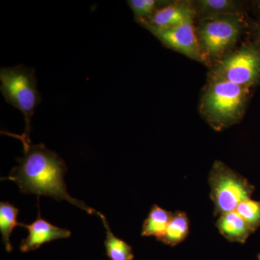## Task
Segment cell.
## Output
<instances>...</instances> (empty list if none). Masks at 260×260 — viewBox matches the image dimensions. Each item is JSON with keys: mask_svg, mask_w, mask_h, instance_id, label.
Returning <instances> with one entry per match:
<instances>
[{"mask_svg": "<svg viewBox=\"0 0 260 260\" xmlns=\"http://www.w3.org/2000/svg\"><path fill=\"white\" fill-rule=\"evenodd\" d=\"M208 181L215 215L235 211L241 203L251 199L255 189L246 178L220 160L214 162Z\"/></svg>", "mask_w": 260, "mask_h": 260, "instance_id": "cell-6", "label": "cell"}, {"mask_svg": "<svg viewBox=\"0 0 260 260\" xmlns=\"http://www.w3.org/2000/svg\"><path fill=\"white\" fill-rule=\"evenodd\" d=\"M251 95V88L208 77L200 102V112L216 131L242 120Z\"/></svg>", "mask_w": 260, "mask_h": 260, "instance_id": "cell-2", "label": "cell"}, {"mask_svg": "<svg viewBox=\"0 0 260 260\" xmlns=\"http://www.w3.org/2000/svg\"><path fill=\"white\" fill-rule=\"evenodd\" d=\"M20 142L23 146V157L18 158V166L2 180L14 181L24 194L43 195L57 201L64 200L87 213L98 215L96 210L70 196L64 181L68 168L55 152L43 143L34 145L24 140Z\"/></svg>", "mask_w": 260, "mask_h": 260, "instance_id": "cell-1", "label": "cell"}, {"mask_svg": "<svg viewBox=\"0 0 260 260\" xmlns=\"http://www.w3.org/2000/svg\"><path fill=\"white\" fill-rule=\"evenodd\" d=\"M258 260H260V253L258 254Z\"/></svg>", "mask_w": 260, "mask_h": 260, "instance_id": "cell-19", "label": "cell"}, {"mask_svg": "<svg viewBox=\"0 0 260 260\" xmlns=\"http://www.w3.org/2000/svg\"><path fill=\"white\" fill-rule=\"evenodd\" d=\"M169 1L158 0H129V8L134 13L135 20L140 24L148 20L159 8L164 6Z\"/></svg>", "mask_w": 260, "mask_h": 260, "instance_id": "cell-16", "label": "cell"}, {"mask_svg": "<svg viewBox=\"0 0 260 260\" xmlns=\"http://www.w3.org/2000/svg\"><path fill=\"white\" fill-rule=\"evenodd\" d=\"M19 226L27 229L28 237L23 239L20 244V249L22 252L39 249L43 244L59 239H68L71 236V232L68 229H61L52 225L50 222L43 219L41 216L40 210L37 218L30 224L20 223Z\"/></svg>", "mask_w": 260, "mask_h": 260, "instance_id": "cell-8", "label": "cell"}, {"mask_svg": "<svg viewBox=\"0 0 260 260\" xmlns=\"http://www.w3.org/2000/svg\"><path fill=\"white\" fill-rule=\"evenodd\" d=\"M189 233V220L184 212L173 213L165 235L160 242L170 246H175L184 242Z\"/></svg>", "mask_w": 260, "mask_h": 260, "instance_id": "cell-14", "label": "cell"}, {"mask_svg": "<svg viewBox=\"0 0 260 260\" xmlns=\"http://www.w3.org/2000/svg\"><path fill=\"white\" fill-rule=\"evenodd\" d=\"M236 212L249 224L253 232L260 226V201L249 199L238 205Z\"/></svg>", "mask_w": 260, "mask_h": 260, "instance_id": "cell-17", "label": "cell"}, {"mask_svg": "<svg viewBox=\"0 0 260 260\" xmlns=\"http://www.w3.org/2000/svg\"><path fill=\"white\" fill-rule=\"evenodd\" d=\"M216 225L220 234L232 242L244 244L254 233L249 224L236 211L220 215Z\"/></svg>", "mask_w": 260, "mask_h": 260, "instance_id": "cell-10", "label": "cell"}, {"mask_svg": "<svg viewBox=\"0 0 260 260\" xmlns=\"http://www.w3.org/2000/svg\"><path fill=\"white\" fill-rule=\"evenodd\" d=\"M244 14L200 18L197 36L202 51L211 62L229 54L247 28Z\"/></svg>", "mask_w": 260, "mask_h": 260, "instance_id": "cell-4", "label": "cell"}, {"mask_svg": "<svg viewBox=\"0 0 260 260\" xmlns=\"http://www.w3.org/2000/svg\"><path fill=\"white\" fill-rule=\"evenodd\" d=\"M256 5H257L256 9L260 10V3H256ZM254 31H255L256 34L255 40L260 42V18L258 19L255 25H254Z\"/></svg>", "mask_w": 260, "mask_h": 260, "instance_id": "cell-18", "label": "cell"}, {"mask_svg": "<svg viewBox=\"0 0 260 260\" xmlns=\"http://www.w3.org/2000/svg\"><path fill=\"white\" fill-rule=\"evenodd\" d=\"M19 213L18 208L8 202L0 203V232L3 237V243L5 249L8 252L13 250L10 242V236L15 227L19 226L17 217Z\"/></svg>", "mask_w": 260, "mask_h": 260, "instance_id": "cell-15", "label": "cell"}, {"mask_svg": "<svg viewBox=\"0 0 260 260\" xmlns=\"http://www.w3.org/2000/svg\"><path fill=\"white\" fill-rule=\"evenodd\" d=\"M0 81V90L5 101L23 113L25 121V129L23 134L5 133V134L31 143L30 134L32 117L42 101V95L38 89L35 70L22 64L2 68Z\"/></svg>", "mask_w": 260, "mask_h": 260, "instance_id": "cell-3", "label": "cell"}, {"mask_svg": "<svg viewBox=\"0 0 260 260\" xmlns=\"http://www.w3.org/2000/svg\"><path fill=\"white\" fill-rule=\"evenodd\" d=\"M200 18L221 15L244 14V3L232 0H200L193 2Z\"/></svg>", "mask_w": 260, "mask_h": 260, "instance_id": "cell-11", "label": "cell"}, {"mask_svg": "<svg viewBox=\"0 0 260 260\" xmlns=\"http://www.w3.org/2000/svg\"><path fill=\"white\" fill-rule=\"evenodd\" d=\"M196 17L193 2L172 1L159 8L148 20L140 25L148 24L157 28H172L194 20Z\"/></svg>", "mask_w": 260, "mask_h": 260, "instance_id": "cell-9", "label": "cell"}, {"mask_svg": "<svg viewBox=\"0 0 260 260\" xmlns=\"http://www.w3.org/2000/svg\"><path fill=\"white\" fill-rule=\"evenodd\" d=\"M210 78L252 88L260 83V42L247 43L211 66Z\"/></svg>", "mask_w": 260, "mask_h": 260, "instance_id": "cell-5", "label": "cell"}, {"mask_svg": "<svg viewBox=\"0 0 260 260\" xmlns=\"http://www.w3.org/2000/svg\"><path fill=\"white\" fill-rule=\"evenodd\" d=\"M98 215L102 219L103 223L107 232L104 245L108 258L110 260H133L134 254L133 253V248L122 239L116 237L114 233L111 231L109 223L106 217L98 212Z\"/></svg>", "mask_w": 260, "mask_h": 260, "instance_id": "cell-13", "label": "cell"}, {"mask_svg": "<svg viewBox=\"0 0 260 260\" xmlns=\"http://www.w3.org/2000/svg\"><path fill=\"white\" fill-rule=\"evenodd\" d=\"M173 216V213L154 205L149 212L142 227L143 237H153L158 242L165 235L167 228Z\"/></svg>", "mask_w": 260, "mask_h": 260, "instance_id": "cell-12", "label": "cell"}, {"mask_svg": "<svg viewBox=\"0 0 260 260\" xmlns=\"http://www.w3.org/2000/svg\"><path fill=\"white\" fill-rule=\"evenodd\" d=\"M194 20L186 22L172 28H157L144 24L142 26L149 30L165 47L180 53L193 60L211 66V62L204 55L197 36Z\"/></svg>", "mask_w": 260, "mask_h": 260, "instance_id": "cell-7", "label": "cell"}]
</instances>
